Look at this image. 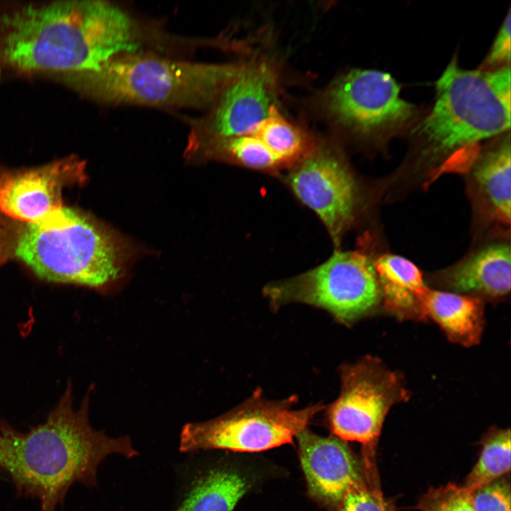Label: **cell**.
Here are the masks:
<instances>
[{"label": "cell", "instance_id": "1", "mask_svg": "<svg viewBox=\"0 0 511 511\" xmlns=\"http://www.w3.org/2000/svg\"><path fill=\"white\" fill-rule=\"evenodd\" d=\"M140 45L132 18L106 1L28 5L0 16V62L21 72L67 79L97 72Z\"/></svg>", "mask_w": 511, "mask_h": 511}, {"label": "cell", "instance_id": "2", "mask_svg": "<svg viewBox=\"0 0 511 511\" xmlns=\"http://www.w3.org/2000/svg\"><path fill=\"white\" fill-rule=\"evenodd\" d=\"M91 392L76 410L70 383L45 422L27 433L0 422V468L18 494L39 500V511H55L75 483L95 486L99 466L108 456L138 455L130 437L112 438L92 427Z\"/></svg>", "mask_w": 511, "mask_h": 511}, {"label": "cell", "instance_id": "3", "mask_svg": "<svg viewBox=\"0 0 511 511\" xmlns=\"http://www.w3.org/2000/svg\"><path fill=\"white\" fill-rule=\"evenodd\" d=\"M15 254L41 279L109 292L122 277L126 248L108 228L62 206L24 226Z\"/></svg>", "mask_w": 511, "mask_h": 511}, {"label": "cell", "instance_id": "4", "mask_svg": "<svg viewBox=\"0 0 511 511\" xmlns=\"http://www.w3.org/2000/svg\"><path fill=\"white\" fill-rule=\"evenodd\" d=\"M242 66L132 53L111 59L97 72L66 79L84 94L108 104L201 107L218 99Z\"/></svg>", "mask_w": 511, "mask_h": 511}, {"label": "cell", "instance_id": "5", "mask_svg": "<svg viewBox=\"0 0 511 511\" xmlns=\"http://www.w3.org/2000/svg\"><path fill=\"white\" fill-rule=\"evenodd\" d=\"M510 65L464 70L456 57L436 83L430 112L414 129L426 150L449 156L509 131Z\"/></svg>", "mask_w": 511, "mask_h": 511}, {"label": "cell", "instance_id": "6", "mask_svg": "<svg viewBox=\"0 0 511 511\" xmlns=\"http://www.w3.org/2000/svg\"><path fill=\"white\" fill-rule=\"evenodd\" d=\"M296 398L272 400L256 392L222 415L185 424L179 449L185 453L211 449L251 453L291 443L324 408L318 403L294 410Z\"/></svg>", "mask_w": 511, "mask_h": 511}, {"label": "cell", "instance_id": "7", "mask_svg": "<svg viewBox=\"0 0 511 511\" xmlns=\"http://www.w3.org/2000/svg\"><path fill=\"white\" fill-rule=\"evenodd\" d=\"M263 293L273 309L307 304L346 325L370 312L381 297L374 262L358 251L341 250L305 273L268 284Z\"/></svg>", "mask_w": 511, "mask_h": 511}, {"label": "cell", "instance_id": "8", "mask_svg": "<svg viewBox=\"0 0 511 511\" xmlns=\"http://www.w3.org/2000/svg\"><path fill=\"white\" fill-rule=\"evenodd\" d=\"M341 388L338 398L326 410L334 436L363 444L379 436L391 408L407 397L397 373L378 359L366 357L340 369Z\"/></svg>", "mask_w": 511, "mask_h": 511}, {"label": "cell", "instance_id": "9", "mask_svg": "<svg viewBox=\"0 0 511 511\" xmlns=\"http://www.w3.org/2000/svg\"><path fill=\"white\" fill-rule=\"evenodd\" d=\"M286 182L339 246L356 216L360 202L357 181L341 154L326 145L312 148L295 164Z\"/></svg>", "mask_w": 511, "mask_h": 511}, {"label": "cell", "instance_id": "10", "mask_svg": "<svg viewBox=\"0 0 511 511\" xmlns=\"http://www.w3.org/2000/svg\"><path fill=\"white\" fill-rule=\"evenodd\" d=\"M324 104L337 122L364 135L397 128L414 113L396 80L376 70L353 69L341 75L329 86Z\"/></svg>", "mask_w": 511, "mask_h": 511}, {"label": "cell", "instance_id": "11", "mask_svg": "<svg viewBox=\"0 0 511 511\" xmlns=\"http://www.w3.org/2000/svg\"><path fill=\"white\" fill-rule=\"evenodd\" d=\"M308 493L319 505L338 511L348 491L366 483L363 471L346 441L307 428L296 436Z\"/></svg>", "mask_w": 511, "mask_h": 511}, {"label": "cell", "instance_id": "12", "mask_svg": "<svg viewBox=\"0 0 511 511\" xmlns=\"http://www.w3.org/2000/svg\"><path fill=\"white\" fill-rule=\"evenodd\" d=\"M84 164L70 157L0 178V210L26 224L37 223L62 205V189L84 176Z\"/></svg>", "mask_w": 511, "mask_h": 511}, {"label": "cell", "instance_id": "13", "mask_svg": "<svg viewBox=\"0 0 511 511\" xmlns=\"http://www.w3.org/2000/svg\"><path fill=\"white\" fill-rule=\"evenodd\" d=\"M276 96L275 74L267 62L243 65L219 97L208 127L195 126L219 138L249 133L275 106Z\"/></svg>", "mask_w": 511, "mask_h": 511}, {"label": "cell", "instance_id": "14", "mask_svg": "<svg viewBox=\"0 0 511 511\" xmlns=\"http://www.w3.org/2000/svg\"><path fill=\"white\" fill-rule=\"evenodd\" d=\"M260 476L250 466L224 463L200 474L175 511H233L257 483Z\"/></svg>", "mask_w": 511, "mask_h": 511}, {"label": "cell", "instance_id": "15", "mask_svg": "<svg viewBox=\"0 0 511 511\" xmlns=\"http://www.w3.org/2000/svg\"><path fill=\"white\" fill-rule=\"evenodd\" d=\"M511 256L505 243L487 246L452 269L448 287L458 294H478L500 297L510 290Z\"/></svg>", "mask_w": 511, "mask_h": 511}, {"label": "cell", "instance_id": "16", "mask_svg": "<svg viewBox=\"0 0 511 511\" xmlns=\"http://www.w3.org/2000/svg\"><path fill=\"white\" fill-rule=\"evenodd\" d=\"M422 306L424 316L432 317L451 341L470 346L480 340L483 308L476 297L427 288Z\"/></svg>", "mask_w": 511, "mask_h": 511}, {"label": "cell", "instance_id": "17", "mask_svg": "<svg viewBox=\"0 0 511 511\" xmlns=\"http://www.w3.org/2000/svg\"><path fill=\"white\" fill-rule=\"evenodd\" d=\"M380 296L392 312L403 317L424 316L422 300L426 292L422 274L408 259L387 254L374 262Z\"/></svg>", "mask_w": 511, "mask_h": 511}, {"label": "cell", "instance_id": "18", "mask_svg": "<svg viewBox=\"0 0 511 511\" xmlns=\"http://www.w3.org/2000/svg\"><path fill=\"white\" fill-rule=\"evenodd\" d=\"M510 143L503 140L478 159L473 175L494 214L505 222L510 221Z\"/></svg>", "mask_w": 511, "mask_h": 511}, {"label": "cell", "instance_id": "19", "mask_svg": "<svg viewBox=\"0 0 511 511\" xmlns=\"http://www.w3.org/2000/svg\"><path fill=\"white\" fill-rule=\"evenodd\" d=\"M278 158L283 167L297 163L311 149L306 137L273 106L251 132Z\"/></svg>", "mask_w": 511, "mask_h": 511}, {"label": "cell", "instance_id": "20", "mask_svg": "<svg viewBox=\"0 0 511 511\" xmlns=\"http://www.w3.org/2000/svg\"><path fill=\"white\" fill-rule=\"evenodd\" d=\"M510 431L490 432L483 442L478 461L462 486L471 493L477 488L505 476L510 471Z\"/></svg>", "mask_w": 511, "mask_h": 511}, {"label": "cell", "instance_id": "21", "mask_svg": "<svg viewBox=\"0 0 511 511\" xmlns=\"http://www.w3.org/2000/svg\"><path fill=\"white\" fill-rule=\"evenodd\" d=\"M418 507L420 511H475L471 493L454 483L429 489Z\"/></svg>", "mask_w": 511, "mask_h": 511}, {"label": "cell", "instance_id": "22", "mask_svg": "<svg viewBox=\"0 0 511 511\" xmlns=\"http://www.w3.org/2000/svg\"><path fill=\"white\" fill-rule=\"evenodd\" d=\"M475 511H510V484L505 476L471 493Z\"/></svg>", "mask_w": 511, "mask_h": 511}, {"label": "cell", "instance_id": "23", "mask_svg": "<svg viewBox=\"0 0 511 511\" xmlns=\"http://www.w3.org/2000/svg\"><path fill=\"white\" fill-rule=\"evenodd\" d=\"M338 511H389L380 495L364 483L347 493Z\"/></svg>", "mask_w": 511, "mask_h": 511}, {"label": "cell", "instance_id": "24", "mask_svg": "<svg viewBox=\"0 0 511 511\" xmlns=\"http://www.w3.org/2000/svg\"><path fill=\"white\" fill-rule=\"evenodd\" d=\"M510 62V11H508L485 60V65L502 67Z\"/></svg>", "mask_w": 511, "mask_h": 511}]
</instances>
